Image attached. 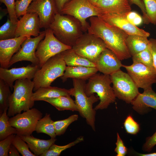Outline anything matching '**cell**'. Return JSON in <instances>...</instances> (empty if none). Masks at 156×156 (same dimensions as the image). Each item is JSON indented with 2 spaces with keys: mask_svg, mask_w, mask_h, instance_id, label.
<instances>
[{
  "mask_svg": "<svg viewBox=\"0 0 156 156\" xmlns=\"http://www.w3.org/2000/svg\"><path fill=\"white\" fill-rule=\"evenodd\" d=\"M156 145V131L151 136L146 139V142L144 144L142 149L143 151L150 152Z\"/></svg>",
  "mask_w": 156,
  "mask_h": 156,
  "instance_id": "obj_44",
  "label": "cell"
},
{
  "mask_svg": "<svg viewBox=\"0 0 156 156\" xmlns=\"http://www.w3.org/2000/svg\"><path fill=\"white\" fill-rule=\"evenodd\" d=\"M56 37L72 47L83 32L80 22L69 15L57 13L49 27Z\"/></svg>",
  "mask_w": 156,
  "mask_h": 156,
  "instance_id": "obj_2",
  "label": "cell"
},
{
  "mask_svg": "<svg viewBox=\"0 0 156 156\" xmlns=\"http://www.w3.org/2000/svg\"><path fill=\"white\" fill-rule=\"evenodd\" d=\"M78 118L77 115L73 114L65 119L54 121L53 125L56 135L60 136L63 134L68 126L72 122L77 120Z\"/></svg>",
  "mask_w": 156,
  "mask_h": 156,
  "instance_id": "obj_34",
  "label": "cell"
},
{
  "mask_svg": "<svg viewBox=\"0 0 156 156\" xmlns=\"http://www.w3.org/2000/svg\"><path fill=\"white\" fill-rule=\"evenodd\" d=\"M88 33L101 39L107 48L112 51L121 61L131 55L126 40L128 35L119 28L111 25L98 16L90 18Z\"/></svg>",
  "mask_w": 156,
  "mask_h": 156,
  "instance_id": "obj_1",
  "label": "cell"
},
{
  "mask_svg": "<svg viewBox=\"0 0 156 156\" xmlns=\"http://www.w3.org/2000/svg\"><path fill=\"white\" fill-rule=\"evenodd\" d=\"M106 48L101 39L88 32L83 34L72 47L77 54L95 64L100 54Z\"/></svg>",
  "mask_w": 156,
  "mask_h": 156,
  "instance_id": "obj_8",
  "label": "cell"
},
{
  "mask_svg": "<svg viewBox=\"0 0 156 156\" xmlns=\"http://www.w3.org/2000/svg\"><path fill=\"white\" fill-rule=\"evenodd\" d=\"M27 13L38 15L40 28H48L58 12L55 0H34L28 7Z\"/></svg>",
  "mask_w": 156,
  "mask_h": 156,
  "instance_id": "obj_14",
  "label": "cell"
},
{
  "mask_svg": "<svg viewBox=\"0 0 156 156\" xmlns=\"http://www.w3.org/2000/svg\"><path fill=\"white\" fill-rule=\"evenodd\" d=\"M17 23H14L8 18L6 22L0 28V40L12 39L16 37L15 31Z\"/></svg>",
  "mask_w": 156,
  "mask_h": 156,
  "instance_id": "obj_33",
  "label": "cell"
},
{
  "mask_svg": "<svg viewBox=\"0 0 156 156\" xmlns=\"http://www.w3.org/2000/svg\"><path fill=\"white\" fill-rule=\"evenodd\" d=\"M66 67L61 53L49 59L35 73L33 90L50 86L56 79L63 75Z\"/></svg>",
  "mask_w": 156,
  "mask_h": 156,
  "instance_id": "obj_6",
  "label": "cell"
},
{
  "mask_svg": "<svg viewBox=\"0 0 156 156\" xmlns=\"http://www.w3.org/2000/svg\"><path fill=\"white\" fill-rule=\"evenodd\" d=\"M60 13L71 16L77 19L83 32L88 31L90 26L87 18L103 14L101 10L89 0H71L64 5Z\"/></svg>",
  "mask_w": 156,
  "mask_h": 156,
  "instance_id": "obj_7",
  "label": "cell"
},
{
  "mask_svg": "<svg viewBox=\"0 0 156 156\" xmlns=\"http://www.w3.org/2000/svg\"><path fill=\"white\" fill-rule=\"evenodd\" d=\"M45 34V30L40 32L37 37H27L18 51L12 57L9 68L14 64L22 61H28L33 65L39 66V62L36 55V50L40 42L44 38Z\"/></svg>",
  "mask_w": 156,
  "mask_h": 156,
  "instance_id": "obj_13",
  "label": "cell"
},
{
  "mask_svg": "<svg viewBox=\"0 0 156 156\" xmlns=\"http://www.w3.org/2000/svg\"><path fill=\"white\" fill-rule=\"evenodd\" d=\"M97 0H89V1L94 5H95Z\"/></svg>",
  "mask_w": 156,
  "mask_h": 156,
  "instance_id": "obj_49",
  "label": "cell"
},
{
  "mask_svg": "<svg viewBox=\"0 0 156 156\" xmlns=\"http://www.w3.org/2000/svg\"><path fill=\"white\" fill-rule=\"evenodd\" d=\"M110 76L116 97L127 103H131L140 93L130 75L120 69Z\"/></svg>",
  "mask_w": 156,
  "mask_h": 156,
  "instance_id": "obj_9",
  "label": "cell"
},
{
  "mask_svg": "<svg viewBox=\"0 0 156 156\" xmlns=\"http://www.w3.org/2000/svg\"><path fill=\"white\" fill-rule=\"evenodd\" d=\"M19 136L27 143L30 150L36 156H40L48 151L57 140L55 138L48 140L40 139L31 135Z\"/></svg>",
  "mask_w": 156,
  "mask_h": 156,
  "instance_id": "obj_23",
  "label": "cell"
},
{
  "mask_svg": "<svg viewBox=\"0 0 156 156\" xmlns=\"http://www.w3.org/2000/svg\"><path fill=\"white\" fill-rule=\"evenodd\" d=\"M84 137L80 136L78 137L74 141L66 145L58 146L53 144L50 147L49 149L42 154L41 156H59L63 151L83 141Z\"/></svg>",
  "mask_w": 156,
  "mask_h": 156,
  "instance_id": "obj_32",
  "label": "cell"
},
{
  "mask_svg": "<svg viewBox=\"0 0 156 156\" xmlns=\"http://www.w3.org/2000/svg\"><path fill=\"white\" fill-rule=\"evenodd\" d=\"M19 152L16 148L12 144L8 151V156H19Z\"/></svg>",
  "mask_w": 156,
  "mask_h": 156,
  "instance_id": "obj_47",
  "label": "cell"
},
{
  "mask_svg": "<svg viewBox=\"0 0 156 156\" xmlns=\"http://www.w3.org/2000/svg\"><path fill=\"white\" fill-rule=\"evenodd\" d=\"M73 87L70 89V95L74 96L75 103L80 116L86 119L87 123L95 131L96 110L93 108V104L99 100L93 94L88 96L84 91L85 81L73 79Z\"/></svg>",
  "mask_w": 156,
  "mask_h": 156,
  "instance_id": "obj_5",
  "label": "cell"
},
{
  "mask_svg": "<svg viewBox=\"0 0 156 156\" xmlns=\"http://www.w3.org/2000/svg\"><path fill=\"white\" fill-rule=\"evenodd\" d=\"M122 30L128 35H137L148 38L150 33L131 23L123 14H104L98 16Z\"/></svg>",
  "mask_w": 156,
  "mask_h": 156,
  "instance_id": "obj_16",
  "label": "cell"
},
{
  "mask_svg": "<svg viewBox=\"0 0 156 156\" xmlns=\"http://www.w3.org/2000/svg\"><path fill=\"white\" fill-rule=\"evenodd\" d=\"M0 1L4 3L6 7L11 21L14 23H17L18 20L16 12L15 0H0Z\"/></svg>",
  "mask_w": 156,
  "mask_h": 156,
  "instance_id": "obj_39",
  "label": "cell"
},
{
  "mask_svg": "<svg viewBox=\"0 0 156 156\" xmlns=\"http://www.w3.org/2000/svg\"><path fill=\"white\" fill-rule=\"evenodd\" d=\"M124 126L127 132L131 134H136L140 130L138 123L130 115L125 119L124 122Z\"/></svg>",
  "mask_w": 156,
  "mask_h": 156,
  "instance_id": "obj_37",
  "label": "cell"
},
{
  "mask_svg": "<svg viewBox=\"0 0 156 156\" xmlns=\"http://www.w3.org/2000/svg\"><path fill=\"white\" fill-rule=\"evenodd\" d=\"M44 101L49 103L60 111L65 110L78 111L75 101L71 98L70 96H60L47 99Z\"/></svg>",
  "mask_w": 156,
  "mask_h": 156,
  "instance_id": "obj_27",
  "label": "cell"
},
{
  "mask_svg": "<svg viewBox=\"0 0 156 156\" xmlns=\"http://www.w3.org/2000/svg\"><path fill=\"white\" fill-rule=\"evenodd\" d=\"M42 114L36 108H33L18 114L10 118V125L16 130L19 136H29L35 131L38 120L42 118Z\"/></svg>",
  "mask_w": 156,
  "mask_h": 156,
  "instance_id": "obj_11",
  "label": "cell"
},
{
  "mask_svg": "<svg viewBox=\"0 0 156 156\" xmlns=\"http://www.w3.org/2000/svg\"><path fill=\"white\" fill-rule=\"evenodd\" d=\"M53 122L50 115L46 113L45 116L38 122L35 131L37 133H43L48 135L51 138H55L56 135Z\"/></svg>",
  "mask_w": 156,
  "mask_h": 156,
  "instance_id": "obj_28",
  "label": "cell"
},
{
  "mask_svg": "<svg viewBox=\"0 0 156 156\" xmlns=\"http://www.w3.org/2000/svg\"><path fill=\"white\" fill-rule=\"evenodd\" d=\"M34 0H16L15 2V8L18 18L23 16L27 13V9Z\"/></svg>",
  "mask_w": 156,
  "mask_h": 156,
  "instance_id": "obj_38",
  "label": "cell"
},
{
  "mask_svg": "<svg viewBox=\"0 0 156 156\" xmlns=\"http://www.w3.org/2000/svg\"><path fill=\"white\" fill-rule=\"evenodd\" d=\"M62 96H70L69 90L50 86L38 88L33 93L32 99L34 101H44L47 99Z\"/></svg>",
  "mask_w": 156,
  "mask_h": 156,
  "instance_id": "obj_24",
  "label": "cell"
},
{
  "mask_svg": "<svg viewBox=\"0 0 156 156\" xmlns=\"http://www.w3.org/2000/svg\"><path fill=\"white\" fill-rule=\"evenodd\" d=\"M34 83L31 79H23L15 81L13 92L9 99L7 115L12 117L31 109L34 101L32 100Z\"/></svg>",
  "mask_w": 156,
  "mask_h": 156,
  "instance_id": "obj_3",
  "label": "cell"
},
{
  "mask_svg": "<svg viewBox=\"0 0 156 156\" xmlns=\"http://www.w3.org/2000/svg\"><path fill=\"white\" fill-rule=\"evenodd\" d=\"M130 5L135 4L141 10L143 14L142 18L144 23L148 24L150 23L146 15L145 7L142 0H127Z\"/></svg>",
  "mask_w": 156,
  "mask_h": 156,
  "instance_id": "obj_43",
  "label": "cell"
},
{
  "mask_svg": "<svg viewBox=\"0 0 156 156\" xmlns=\"http://www.w3.org/2000/svg\"><path fill=\"white\" fill-rule=\"evenodd\" d=\"M16 134H12L0 141V156H8V151Z\"/></svg>",
  "mask_w": 156,
  "mask_h": 156,
  "instance_id": "obj_40",
  "label": "cell"
},
{
  "mask_svg": "<svg viewBox=\"0 0 156 156\" xmlns=\"http://www.w3.org/2000/svg\"><path fill=\"white\" fill-rule=\"evenodd\" d=\"M71 0H55L57 8L59 13L62 9L64 5Z\"/></svg>",
  "mask_w": 156,
  "mask_h": 156,
  "instance_id": "obj_46",
  "label": "cell"
},
{
  "mask_svg": "<svg viewBox=\"0 0 156 156\" xmlns=\"http://www.w3.org/2000/svg\"><path fill=\"white\" fill-rule=\"evenodd\" d=\"M95 64L98 71L109 75L120 70L123 65L116 55L107 48L100 54Z\"/></svg>",
  "mask_w": 156,
  "mask_h": 156,
  "instance_id": "obj_18",
  "label": "cell"
},
{
  "mask_svg": "<svg viewBox=\"0 0 156 156\" xmlns=\"http://www.w3.org/2000/svg\"><path fill=\"white\" fill-rule=\"evenodd\" d=\"M149 23L156 24V0H142Z\"/></svg>",
  "mask_w": 156,
  "mask_h": 156,
  "instance_id": "obj_36",
  "label": "cell"
},
{
  "mask_svg": "<svg viewBox=\"0 0 156 156\" xmlns=\"http://www.w3.org/2000/svg\"><path fill=\"white\" fill-rule=\"evenodd\" d=\"M131 104L133 109L140 114L148 112L150 108L156 110V93L152 87L149 88L142 93H139Z\"/></svg>",
  "mask_w": 156,
  "mask_h": 156,
  "instance_id": "obj_20",
  "label": "cell"
},
{
  "mask_svg": "<svg viewBox=\"0 0 156 156\" xmlns=\"http://www.w3.org/2000/svg\"><path fill=\"white\" fill-rule=\"evenodd\" d=\"M98 71L96 67L67 66L61 78L63 82L68 78L86 81L96 73Z\"/></svg>",
  "mask_w": 156,
  "mask_h": 156,
  "instance_id": "obj_22",
  "label": "cell"
},
{
  "mask_svg": "<svg viewBox=\"0 0 156 156\" xmlns=\"http://www.w3.org/2000/svg\"><path fill=\"white\" fill-rule=\"evenodd\" d=\"M124 14L128 21L136 26L140 25L143 22L142 18L135 12L131 11Z\"/></svg>",
  "mask_w": 156,
  "mask_h": 156,
  "instance_id": "obj_41",
  "label": "cell"
},
{
  "mask_svg": "<svg viewBox=\"0 0 156 156\" xmlns=\"http://www.w3.org/2000/svg\"><path fill=\"white\" fill-rule=\"evenodd\" d=\"M10 88L3 80L0 79V115L5 109L8 108L9 99L12 94Z\"/></svg>",
  "mask_w": 156,
  "mask_h": 156,
  "instance_id": "obj_31",
  "label": "cell"
},
{
  "mask_svg": "<svg viewBox=\"0 0 156 156\" xmlns=\"http://www.w3.org/2000/svg\"><path fill=\"white\" fill-rule=\"evenodd\" d=\"M117 135V141L116 143V147L114 150L115 152L117 154L116 156H125L127 153V149L118 133Z\"/></svg>",
  "mask_w": 156,
  "mask_h": 156,
  "instance_id": "obj_42",
  "label": "cell"
},
{
  "mask_svg": "<svg viewBox=\"0 0 156 156\" xmlns=\"http://www.w3.org/2000/svg\"><path fill=\"white\" fill-rule=\"evenodd\" d=\"M61 53L68 66L96 67L95 63L77 54L72 48Z\"/></svg>",
  "mask_w": 156,
  "mask_h": 156,
  "instance_id": "obj_25",
  "label": "cell"
},
{
  "mask_svg": "<svg viewBox=\"0 0 156 156\" xmlns=\"http://www.w3.org/2000/svg\"><path fill=\"white\" fill-rule=\"evenodd\" d=\"M40 68L38 66L33 64L10 69L0 67V79L3 80L12 90L14 81L23 79H33L35 73Z\"/></svg>",
  "mask_w": 156,
  "mask_h": 156,
  "instance_id": "obj_15",
  "label": "cell"
},
{
  "mask_svg": "<svg viewBox=\"0 0 156 156\" xmlns=\"http://www.w3.org/2000/svg\"><path fill=\"white\" fill-rule=\"evenodd\" d=\"M40 20L35 13H27L18 20L15 31L16 37H37L40 33Z\"/></svg>",
  "mask_w": 156,
  "mask_h": 156,
  "instance_id": "obj_17",
  "label": "cell"
},
{
  "mask_svg": "<svg viewBox=\"0 0 156 156\" xmlns=\"http://www.w3.org/2000/svg\"><path fill=\"white\" fill-rule=\"evenodd\" d=\"M128 74L132 79L137 87L144 90L152 87L156 83V72L145 65L134 62L130 65H123Z\"/></svg>",
  "mask_w": 156,
  "mask_h": 156,
  "instance_id": "obj_12",
  "label": "cell"
},
{
  "mask_svg": "<svg viewBox=\"0 0 156 156\" xmlns=\"http://www.w3.org/2000/svg\"><path fill=\"white\" fill-rule=\"evenodd\" d=\"M147 38L137 35H128L126 43L131 57L148 47L150 42Z\"/></svg>",
  "mask_w": 156,
  "mask_h": 156,
  "instance_id": "obj_26",
  "label": "cell"
},
{
  "mask_svg": "<svg viewBox=\"0 0 156 156\" xmlns=\"http://www.w3.org/2000/svg\"><path fill=\"white\" fill-rule=\"evenodd\" d=\"M45 30V36L39 43L36 52L40 68L51 57L72 48L59 40L49 28L46 29Z\"/></svg>",
  "mask_w": 156,
  "mask_h": 156,
  "instance_id": "obj_10",
  "label": "cell"
},
{
  "mask_svg": "<svg viewBox=\"0 0 156 156\" xmlns=\"http://www.w3.org/2000/svg\"><path fill=\"white\" fill-rule=\"evenodd\" d=\"M26 142L18 135H16L12 144L16 148L23 156H36L29 149V147Z\"/></svg>",
  "mask_w": 156,
  "mask_h": 156,
  "instance_id": "obj_35",
  "label": "cell"
},
{
  "mask_svg": "<svg viewBox=\"0 0 156 156\" xmlns=\"http://www.w3.org/2000/svg\"><path fill=\"white\" fill-rule=\"evenodd\" d=\"M27 38L26 36H20L12 39L0 40L1 67L5 68H9L11 58L18 51Z\"/></svg>",
  "mask_w": 156,
  "mask_h": 156,
  "instance_id": "obj_19",
  "label": "cell"
},
{
  "mask_svg": "<svg viewBox=\"0 0 156 156\" xmlns=\"http://www.w3.org/2000/svg\"><path fill=\"white\" fill-rule=\"evenodd\" d=\"M94 5L103 14H123L131 10L127 0H98Z\"/></svg>",
  "mask_w": 156,
  "mask_h": 156,
  "instance_id": "obj_21",
  "label": "cell"
},
{
  "mask_svg": "<svg viewBox=\"0 0 156 156\" xmlns=\"http://www.w3.org/2000/svg\"><path fill=\"white\" fill-rule=\"evenodd\" d=\"M8 109H5L0 115V141L12 134H16V130L10 124L7 115Z\"/></svg>",
  "mask_w": 156,
  "mask_h": 156,
  "instance_id": "obj_29",
  "label": "cell"
},
{
  "mask_svg": "<svg viewBox=\"0 0 156 156\" xmlns=\"http://www.w3.org/2000/svg\"><path fill=\"white\" fill-rule=\"evenodd\" d=\"M111 83L110 75L96 73L86 84L84 91L88 96L96 93L99 97L100 101L94 108L96 110L107 109L115 101L116 97L111 86Z\"/></svg>",
  "mask_w": 156,
  "mask_h": 156,
  "instance_id": "obj_4",
  "label": "cell"
},
{
  "mask_svg": "<svg viewBox=\"0 0 156 156\" xmlns=\"http://www.w3.org/2000/svg\"><path fill=\"white\" fill-rule=\"evenodd\" d=\"M149 40L153 56V65L156 72V39L151 38Z\"/></svg>",
  "mask_w": 156,
  "mask_h": 156,
  "instance_id": "obj_45",
  "label": "cell"
},
{
  "mask_svg": "<svg viewBox=\"0 0 156 156\" xmlns=\"http://www.w3.org/2000/svg\"><path fill=\"white\" fill-rule=\"evenodd\" d=\"M137 155L141 156H156V152H154L148 154H141L137 153Z\"/></svg>",
  "mask_w": 156,
  "mask_h": 156,
  "instance_id": "obj_48",
  "label": "cell"
},
{
  "mask_svg": "<svg viewBox=\"0 0 156 156\" xmlns=\"http://www.w3.org/2000/svg\"><path fill=\"white\" fill-rule=\"evenodd\" d=\"M132 57L133 62H140L155 70L153 65L150 43L146 49L135 54L132 56Z\"/></svg>",
  "mask_w": 156,
  "mask_h": 156,
  "instance_id": "obj_30",
  "label": "cell"
}]
</instances>
